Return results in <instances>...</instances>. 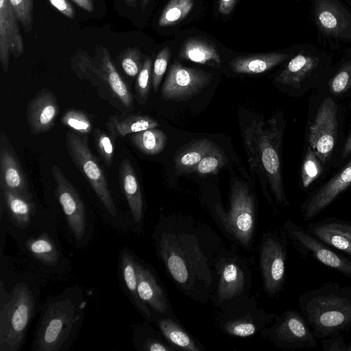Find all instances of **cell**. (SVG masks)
<instances>
[{
    "instance_id": "cell-4",
    "label": "cell",
    "mask_w": 351,
    "mask_h": 351,
    "mask_svg": "<svg viewBox=\"0 0 351 351\" xmlns=\"http://www.w3.org/2000/svg\"><path fill=\"white\" fill-rule=\"evenodd\" d=\"M0 287V351H18L34 311V297L23 282H17L9 293L2 281Z\"/></svg>"
},
{
    "instance_id": "cell-52",
    "label": "cell",
    "mask_w": 351,
    "mask_h": 351,
    "mask_svg": "<svg viewBox=\"0 0 351 351\" xmlns=\"http://www.w3.org/2000/svg\"><path fill=\"white\" fill-rule=\"evenodd\" d=\"M351 152V133L347 138L342 150V158H346Z\"/></svg>"
},
{
    "instance_id": "cell-39",
    "label": "cell",
    "mask_w": 351,
    "mask_h": 351,
    "mask_svg": "<svg viewBox=\"0 0 351 351\" xmlns=\"http://www.w3.org/2000/svg\"><path fill=\"white\" fill-rule=\"evenodd\" d=\"M328 84L330 93L336 96L343 95L351 88V60L342 65Z\"/></svg>"
},
{
    "instance_id": "cell-17",
    "label": "cell",
    "mask_w": 351,
    "mask_h": 351,
    "mask_svg": "<svg viewBox=\"0 0 351 351\" xmlns=\"http://www.w3.org/2000/svg\"><path fill=\"white\" fill-rule=\"evenodd\" d=\"M59 107L53 93L42 88L29 100L26 111L27 121L32 134L50 130L55 125Z\"/></svg>"
},
{
    "instance_id": "cell-35",
    "label": "cell",
    "mask_w": 351,
    "mask_h": 351,
    "mask_svg": "<svg viewBox=\"0 0 351 351\" xmlns=\"http://www.w3.org/2000/svg\"><path fill=\"white\" fill-rule=\"evenodd\" d=\"M324 171V165L313 149L308 145L301 168V184L308 189Z\"/></svg>"
},
{
    "instance_id": "cell-16",
    "label": "cell",
    "mask_w": 351,
    "mask_h": 351,
    "mask_svg": "<svg viewBox=\"0 0 351 351\" xmlns=\"http://www.w3.org/2000/svg\"><path fill=\"white\" fill-rule=\"evenodd\" d=\"M0 185L20 195L32 198L23 169L3 130L0 133Z\"/></svg>"
},
{
    "instance_id": "cell-46",
    "label": "cell",
    "mask_w": 351,
    "mask_h": 351,
    "mask_svg": "<svg viewBox=\"0 0 351 351\" xmlns=\"http://www.w3.org/2000/svg\"><path fill=\"white\" fill-rule=\"evenodd\" d=\"M319 221L327 228L342 234L351 240V221L327 217Z\"/></svg>"
},
{
    "instance_id": "cell-19",
    "label": "cell",
    "mask_w": 351,
    "mask_h": 351,
    "mask_svg": "<svg viewBox=\"0 0 351 351\" xmlns=\"http://www.w3.org/2000/svg\"><path fill=\"white\" fill-rule=\"evenodd\" d=\"M319 65L317 56L300 53L289 62L274 81L299 93H306L311 88V80Z\"/></svg>"
},
{
    "instance_id": "cell-9",
    "label": "cell",
    "mask_w": 351,
    "mask_h": 351,
    "mask_svg": "<svg viewBox=\"0 0 351 351\" xmlns=\"http://www.w3.org/2000/svg\"><path fill=\"white\" fill-rule=\"evenodd\" d=\"M211 80L210 73L175 61L162 86L161 97L167 100L189 99L200 93Z\"/></svg>"
},
{
    "instance_id": "cell-23",
    "label": "cell",
    "mask_w": 351,
    "mask_h": 351,
    "mask_svg": "<svg viewBox=\"0 0 351 351\" xmlns=\"http://www.w3.org/2000/svg\"><path fill=\"white\" fill-rule=\"evenodd\" d=\"M157 121L147 115L125 114L113 115L108 118L106 126L114 141L117 138L157 128Z\"/></svg>"
},
{
    "instance_id": "cell-31",
    "label": "cell",
    "mask_w": 351,
    "mask_h": 351,
    "mask_svg": "<svg viewBox=\"0 0 351 351\" xmlns=\"http://www.w3.org/2000/svg\"><path fill=\"white\" fill-rule=\"evenodd\" d=\"M244 276L241 269L234 263L226 264L221 271L218 294L221 301L230 300L243 290Z\"/></svg>"
},
{
    "instance_id": "cell-2",
    "label": "cell",
    "mask_w": 351,
    "mask_h": 351,
    "mask_svg": "<svg viewBox=\"0 0 351 351\" xmlns=\"http://www.w3.org/2000/svg\"><path fill=\"white\" fill-rule=\"evenodd\" d=\"M302 314L317 339L351 328V288L326 282L304 292L298 299Z\"/></svg>"
},
{
    "instance_id": "cell-11",
    "label": "cell",
    "mask_w": 351,
    "mask_h": 351,
    "mask_svg": "<svg viewBox=\"0 0 351 351\" xmlns=\"http://www.w3.org/2000/svg\"><path fill=\"white\" fill-rule=\"evenodd\" d=\"M350 186L351 159L339 172L313 191L302 202L300 213L303 220L314 219Z\"/></svg>"
},
{
    "instance_id": "cell-54",
    "label": "cell",
    "mask_w": 351,
    "mask_h": 351,
    "mask_svg": "<svg viewBox=\"0 0 351 351\" xmlns=\"http://www.w3.org/2000/svg\"><path fill=\"white\" fill-rule=\"evenodd\" d=\"M149 0H141V9L144 11L148 5Z\"/></svg>"
},
{
    "instance_id": "cell-34",
    "label": "cell",
    "mask_w": 351,
    "mask_h": 351,
    "mask_svg": "<svg viewBox=\"0 0 351 351\" xmlns=\"http://www.w3.org/2000/svg\"><path fill=\"white\" fill-rule=\"evenodd\" d=\"M193 5L194 0H170L160 16L159 26H170L180 22L191 12Z\"/></svg>"
},
{
    "instance_id": "cell-41",
    "label": "cell",
    "mask_w": 351,
    "mask_h": 351,
    "mask_svg": "<svg viewBox=\"0 0 351 351\" xmlns=\"http://www.w3.org/2000/svg\"><path fill=\"white\" fill-rule=\"evenodd\" d=\"M225 161V156L218 147L200 160L195 171L202 176L217 173Z\"/></svg>"
},
{
    "instance_id": "cell-27",
    "label": "cell",
    "mask_w": 351,
    "mask_h": 351,
    "mask_svg": "<svg viewBox=\"0 0 351 351\" xmlns=\"http://www.w3.org/2000/svg\"><path fill=\"white\" fill-rule=\"evenodd\" d=\"M136 261L129 251L125 250L121 252L120 257L121 278L128 294L138 310L145 318L149 319L150 311L147 304L140 299L138 294Z\"/></svg>"
},
{
    "instance_id": "cell-6",
    "label": "cell",
    "mask_w": 351,
    "mask_h": 351,
    "mask_svg": "<svg viewBox=\"0 0 351 351\" xmlns=\"http://www.w3.org/2000/svg\"><path fill=\"white\" fill-rule=\"evenodd\" d=\"M285 230L302 255L351 279V258L322 243L306 228L289 219L285 223Z\"/></svg>"
},
{
    "instance_id": "cell-32",
    "label": "cell",
    "mask_w": 351,
    "mask_h": 351,
    "mask_svg": "<svg viewBox=\"0 0 351 351\" xmlns=\"http://www.w3.org/2000/svg\"><path fill=\"white\" fill-rule=\"evenodd\" d=\"M306 229L322 243L351 257V240L342 234L327 228L320 221L309 223Z\"/></svg>"
},
{
    "instance_id": "cell-7",
    "label": "cell",
    "mask_w": 351,
    "mask_h": 351,
    "mask_svg": "<svg viewBox=\"0 0 351 351\" xmlns=\"http://www.w3.org/2000/svg\"><path fill=\"white\" fill-rule=\"evenodd\" d=\"M338 106L330 96L319 104L308 132V145L324 165L330 160L335 149L338 132Z\"/></svg>"
},
{
    "instance_id": "cell-44",
    "label": "cell",
    "mask_w": 351,
    "mask_h": 351,
    "mask_svg": "<svg viewBox=\"0 0 351 351\" xmlns=\"http://www.w3.org/2000/svg\"><path fill=\"white\" fill-rule=\"evenodd\" d=\"M170 58V49L166 47L158 53L153 66L152 82L154 90L158 91L162 77L167 70Z\"/></svg>"
},
{
    "instance_id": "cell-29",
    "label": "cell",
    "mask_w": 351,
    "mask_h": 351,
    "mask_svg": "<svg viewBox=\"0 0 351 351\" xmlns=\"http://www.w3.org/2000/svg\"><path fill=\"white\" fill-rule=\"evenodd\" d=\"M129 139L140 152L152 156L164 149L167 136L162 130L154 128L131 134Z\"/></svg>"
},
{
    "instance_id": "cell-28",
    "label": "cell",
    "mask_w": 351,
    "mask_h": 351,
    "mask_svg": "<svg viewBox=\"0 0 351 351\" xmlns=\"http://www.w3.org/2000/svg\"><path fill=\"white\" fill-rule=\"evenodd\" d=\"M160 252L172 277L178 283L184 284L188 280V269L175 243L163 237L160 241Z\"/></svg>"
},
{
    "instance_id": "cell-30",
    "label": "cell",
    "mask_w": 351,
    "mask_h": 351,
    "mask_svg": "<svg viewBox=\"0 0 351 351\" xmlns=\"http://www.w3.org/2000/svg\"><path fill=\"white\" fill-rule=\"evenodd\" d=\"M71 69L80 79L88 80L100 90H106L93 57L86 51L83 50L77 51L71 59Z\"/></svg>"
},
{
    "instance_id": "cell-38",
    "label": "cell",
    "mask_w": 351,
    "mask_h": 351,
    "mask_svg": "<svg viewBox=\"0 0 351 351\" xmlns=\"http://www.w3.org/2000/svg\"><path fill=\"white\" fill-rule=\"evenodd\" d=\"M152 59L146 57L143 61L142 69L137 75L135 85L136 96L138 102L141 105H144L147 100L152 75Z\"/></svg>"
},
{
    "instance_id": "cell-37",
    "label": "cell",
    "mask_w": 351,
    "mask_h": 351,
    "mask_svg": "<svg viewBox=\"0 0 351 351\" xmlns=\"http://www.w3.org/2000/svg\"><path fill=\"white\" fill-rule=\"evenodd\" d=\"M62 123L81 136H86L93 125L88 115L79 110H69L62 117Z\"/></svg>"
},
{
    "instance_id": "cell-22",
    "label": "cell",
    "mask_w": 351,
    "mask_h": 351,
    "mask_svg": "<svg viewBox=\"0 0 351 351\" xmlns=\"http://www.w3.org/2000/svg\"><path fill=\"white\" fill-rule=\"evenodd\" d=\"M291 56V54L282 53H266L240 56L232 59L230 66L237 73L259 74L285 62Z\"/></svg>"
},
{
    "instance_id": "cell-8",
    "label": "cell",
    "mask_w": 351,
    "mask_h": 351,
    "mask_svg": "<svg viewBox=\"0 0 351 351\" xmlns=\"http://www.w3.org/2000/svg\"><path fill=\"white\" fill-rule=\"evenodd\" d=\"M254 206L248 186L235 181L231 189L230 210L221 220L226 230L245 246L250 245L254 231Z\"/></svg>"
},
{
    "instance_id": "cell-1",
    "label": "cell",
    "mask_w": 351,
    "mask_h": 351,
    "mask_svg": "<svg viewBox=\"0 0 351 351\" xmlns=\"http://www.w3.org/2000/svg\"><path fill=\"white\" fill-rule=\"evenodd\" d=\"M283 119H254L245 128L243 139L252 170L265 177L277 203L287 206L281 170Z\"/></svg>"
},
{
    "instance_id": "cell-51",
    "label": "cell",
    "mask_w": 351,
    "mask_h": 351,
    "mask_svg": "<svg viewBox=\"0 0 351 351\" xmlns=\"http://www.w3.org/2000/svg\"><path fill=\"white\" fill-rule=\"evenodd\" d=\"M81 8L87 12H91L94 10V5L92 0H72Z\"/></svg>"
},
{
    "instance_id": "cell-14",
    "label": "cell",
    "mask_w": 351,
    "mask_h": 351,
    "mask_svg": "<svg viewBox=\"0 0 351 351\" xmlns=\"http://www.w3.org/2000/svg\"><path fill=\"white\" fill-rule=\"evenodd\" d=\"M314 18L325 35L351 39V15L337 0H315Z\"/></svg>"
},
{
    "instance_id": "cell-36",
    "label": "cell",
    "mask_w": 351,
    "mask_h": 351,
    "mask_svg": "<svg viewBox=\"0 0 351 351\" xmlns=\"http://www.w3.org/2000/svg\"><path fill=\"white\" fill-rule=\"evenodd\" d=\"M158 326L165 337L173 344L187 350H199L191 338L173 321L160 319Z\"/></svg>"
},
{
    "instance_id": "cell-24",
    "label": "cell",
    "mask_w": 351,
    "mask_h": 351,
    "mask_svg": "<svg viewBox=\"0 0 351 351\" xmlns=\"http://www.w3.org/2000/svg\"><path fill=\"white\" fill-rule=\"evenodd\" d=\"M217 148L218 147L207 138L193 141L176 154L174 164L176 173L184 174L194 172L200 160Z\"/></svg>"
},
{
    "instance_id": "cell-55",
    "label": "cell",
    "mask_w": 351,
    "mask_h": 351,
    "mask_svg": "<svg viewBox=\"0 0 351 351\" xmlns=\"http://www.w3.org/2000/svg\"><path fill=\"white\" fill-rule=\"evenodd\" d=\"M346 351H351V341L348 343Z\"/></svg>"
},
{
    "instance_id": "cell-5",
    "label": "cell",
    "mask_w": 351,
    "mask_h": 351,
    "mask_svg": "<svg viewBox=\"0 0 351 351\" xmlns=\"http://www.w3.org/2000/svg\"><path fill=\"white\" fill-rule=\"evenodd\" d=\"M72 130L66 134L68 153L76 167L85 176L97 196L112 217L117 215V208L108 187L106 178L97 158L92 154L87 141Z\"/></svg>"
},
{
    "instance_id": "cell-15",
    "label": "cell",
    "mask_w": 351,
    "mask_h": 351,
    "mask_svg": "<svg viewBox=\"0 0 351 351\" xmlns=\"http://www.w3.org/2000/svg\"><path fill=\"white\" fill-rule=\"evenodd\" d=\"M18 22L10 1L0 0V62L4 73L8 72L10 55L18 58L24 51Z\"/></svg>"
},
{
    "instance_id": "cell-26",
    "label": "cell",
    "mask_w": 351,
    "mask_h": 351,
    "mask_svg": "<svg viewBox=\"0 0 351 351\" xmlns=\"http://www.w3.org/2000/svg\"><path fill=\"white\" fill-rule=\"evenodd\" d=\"M1 189L11 221L19 228H26L35 211V204L32 198L25 197L3 187H1Z\"/></svg>"
},
{
    "instance_id": "cell-48",
    "label": "cell",
    "mask_w": 351,
    "mask_h": 351,
    "mask_svg": "<svg viewBox=\"0 0 351 351\" xmlns=\"http://www.w3.org/2000/svg\"><path fill=\"white\" fill-rule=\"evenodd\" d=\"M48 1L64 16L74 18V10L68 0H48Z\"/></svg>"
},
{
    "instance_id": "cell-40",
    "label": "cell",
    "mask_w": 351,
    "mask_h": 351,
    "mask_svg": "<svg viewBox=\"0 0 351 351\" xmlns=\"http://www.w3.org/2000/svg\"><path fill=\"white\" fill-rule=\"evenodd\" d=\"M19 23L26 33L33 27V0H9Z\"/></svg>"
},
{
    "instance_id": "cell-18",
    "label": "cell",
    "mask_w": 351,
    "mask_h": 351,
    "mask_svg": "<svg viewBox=\"0 0 351 351\" xmlns=\"http://www.w3.org/2000/svg\"><path fill=\"white\" fill-rule=\"evenodd\" d=\"M93 58L108 93L128 110H132V95L114 65L110 51L104 47H97Z\"/></svg>"
},
{
    "instance_id": "cell-49",
    "label": "cell",
    "mask_w": 351,
    "mask_h": 351,
    "mask_svg": "<svg viewBox=\"0 0 351 351\" xmlns=\"http://www.w3.org/2000/svg\"><path fill=\"white\" fill-rule=\"evenodd\" d=\"M238 0H219L218 10L222 14H228L234 9Z\"/></svg>"
},
{
    "instance_id": "cell-10",
    "label": "cell",
    "mask_w": 351,
    "mask_h": 351,
    "mask_svg": "<svg viewBox=\"0 0 351 351\" xmlns=\"http://www.w3.org/2000/svg\"><path fill=\"white\" fill-rule=\"evenodd\" d=\"M56 183L55 195L62 206L68 226L77 242H82L87 232V221L84 203L73 185L56 165L51 167Z\"/></svg>"
},
{
    "instance_id": "cell-12",
    "label": "cell",
    "mask_w": 351,
    "mask_h": 351,
    "mask_svg": "<svg viewBox=\"0 0 351 351\" xmlns=\"http://www.w3.org/2000/svg\"><path fill=\"white\" fill-rule=\"evenodd\" d=\"M278 237H268L262 246L260 265L265 291L274 296L281 289L285 276L286 245Z\"/></svg>"
},
{
    "instance_id": "cell-13",
    "label": "cell",
    "mask_w": 351,
    "mask_h": 351,
    "mask_svg": "<svg viewBox=\"0 0 351 351\" xmlns=\"http://www.w3.org/2000/svg\"><path fill=\"white\" fill-rule=\"evenodd\" d=\"M274 337L276 343L285 348H312L317 341L303 315L297 311L288 310L274 327Z\"/></svg>"
},
{
    "instance_id": "cell-33",
    "label": "cell",
    "mask_w": 351,
    "mask_h": 351,
    "mask_svg": "<svg viewBox=\"0 0 351 351\" xmlns=\"http://www.w3.org/2000/svg\"><path fill=\"white\" fill-rule=\"evenodd\" d=\"M26 245L29 252L44 265L55 266L58 263V250L54 241L46 234L28 239Z\"/></svg>"
},
{
    "instance_id": "cell-25",
    "label": "cell",
    "mask_w": 351,
    "mask_h": 351,
    "mask_svg": "<svg viewBox=\"0 0 351 351\" xmlns=\"http://www.w3.org/2000/svg\"><path fill=\"white\" fill-rule=\"evenodd\" d=\"M180 57L193 62L219 67L220 55L213 43L197 37L189 38L182 45Z\"/></svg>"
},
{
    "instance_id": "cell-20",
    "label": "cell",
    "mask_w": 351,
    "mask_h": 351,
    "mask_svg": "<svg viewBox=\"0 0 351 351\" xmlns=\"http://www.w3.org/2000/svg\"><path fill=\"white\" fill-rule=\"evenodd\" d=\"M119 182L133 220L140 223L143 215V196L136 172L128 158H124L119 165Z\"/></svg>"
},
{
    "instance_id": "cell-47",
    "label": "cell",
    "mask_w": 351,
    "mask_h": 351,
    "mask_svg": "<svg viewBox=\"0 0 351 351\" xmlns=\"http://www.w3.org/2000/svg\"><path fill=\"white\" fill-rule=\"evenodd\" d=\"M320 345L325 351H346L348 343L341 334L322 339Z\"/></svg>"
},
{
    "instance_id": "cell-43",
    "label": "cell",
    "mask_w": 351,
    "mask_h": 351,
    "mask_svg": "<svg viewBox=\"0 0 351 351\" xmlns=\"http://www.w3.org/2000/svg\"><path fill=\"white\" fill-rule=\"evenodd\" d=\"M94 138L99 155L106 165L110 167L112 163L114 157V141L99 128L94 130Z\"/></svg>"
},
{
    "instance_id": "cell-3",
    "label": "cell",
    "mask_w": 351,
    "mask_h": 351,
    "mask_svg": "<svg viewBox=\"0 0 351 351\" xmlns=\"http://www.w3.org/2000/svg\"><path fill=\"white\" fill-rule=\"evenodd\" d=\"M84 302L77 304L70 297L51 300L43 313L33 350L60 351L64 348L82 318Z\"/></svg>"
},
{
    "instance_id": "cell-50",
    "label": "cell",
    "mask_w": 351,
    "mask_h": 351,
    "mask_svg": "<svg viewBox=\"0 0 351 351\" xmlns=\"http://www.w3.org/2000/svg\"><path fill=\"white\" fill-rule=\"evenodd\" d=\"M143 350L148 351H167L169 350V348L166 347L164 344L148 339L146 342L143 344Z\"/></svg>"
},
{
    "instance_id": "cell-53",
    "label": "cell",
    "mask_w": 351,
    "mask_h": 351,
    "mask_svg": "<svg viewBox=\"0 0 351 351\" xmlns=\"http://www.w3.org/2000/svg\"><path fill=\"white\" fill-rule=\"evenodd\" d=\"M130 7L134 8L136 5L137 0H124Z\"/></svg>"
},
{
    "instance_id": "cell-42",
    "label": "cell",
    "mask_w": 351,
    "mask_h": 351,
    "mask_svg": "<svg viewBox=\"0 0 351 351\" xmlns=\"http://www.w3.org/2000/svg\"><path fill=\"white\" fill-rule=\"evenodd\" d=\"M120 63L126 75L131 77L138 75L143 64L139 49L137 47L128 48L123 52Z\"/></svg>"
},
{
    "instance_id": "cell-21",
    "label": "cell",
    "mask_w": 351,
    "mask_h": 351,
    "mask_svg": "<svg viewBox=\"0 0 351 351\" xmlns=\"http://www.w3.org/2000/svg\"><path fill=\"white\" fill-rule=\"evenodd\" d=\"M137 289L140 299L158 313L167 311V302L162 289L151 271L136 261Z\"/></svg>"
},
{
    "instance_id": "cell-45",
    "label": "cell",
    "mask_w": 351,
    "mask_h": 351,
    "mask_svg": "<svg viewBox=\"0 0 351 351\" xmlns=\"http://www.w3.org/2000/svg\"><path fill=\"white\" fill-rule=\"evenodd\" d=\"M225 329L234 336L245 337L252 335L256 328L252 322L236 320L226 323Z\"/></svg>"
}]
</instances>
